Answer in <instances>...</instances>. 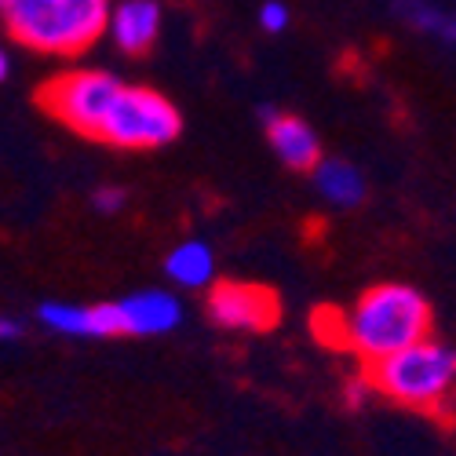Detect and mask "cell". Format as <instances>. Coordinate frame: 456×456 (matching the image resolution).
<instances>
[{
    "instance_id": "6da1fadb",
    "label": "cell",
    "mask_w": 456,
    "mask_h": 456,
    "mask_svg": "<svg viewBox=\"0 0 456 456\" xmlns=\"http://www.w3.org/2000/svg\"><path fill=\"white\" fill-rule=\"evenodd\" d=\"M314 332L329 347L351 351L369 365L428 339L431 303L409 285H372L351 311L322 307L314 314Z\"/></svg>"
},
{
    "instance_id": "7a4b0ae2",
    "label": "cell",
    "mask_w": 456,
    "mask_h": 456,
    "mask_svg": "<svg viewBox=\"0 0 456 456\" xmlns=\"http://www.w3.org/2000/svg\"><path fill=\"white\" fill-rule=\"evenodd\" d=\"M110 0H12L8 33L29 52L81 55L110 29Z\"/></svg>"
},
{
    "instance_id": "3957f363",
    "label": "cell",
    "mask_w": 456,
    "mask_h": 456,
    "mask_svg": "<svg viewBox=\"0 0 456 456\" xmlns=\"http://www.w3.org/2000/svg\"><path fill=\"white\" fill-rule=\"evenodd\" d=\"M362 379L376 395H384L398 405L438 412L456 391V351L428 336L405 351L362 365Z\"/></svg>"
},
{
    "instance_id": "277c9868",
    "label": "cell",
    "mask_w": 456,
    "mask_h": 456,
    "mask_svg": "<svg viewBox=\"0 0 456 456\" xmlns=\"http://www.w3.org/2000/svg\"><path fill=\"white\" fill-rule=\"evenodd\" d=\"M125 81L106 69H66L41 88V106L77 135L99 139Z\"/></svg>"
},
{
    "instance_id": "5b68a950",
    "label": "cell",
    "mask_w": 456,
    "mask_h": 456,
    "mask_svg": "<svg viewBox=\"0 0 456 456\" xmlns=\"http://www.w3.org/2000/svg\"><path fill=\"white\" fill-rule=\"evenodd\" d=\"M179 132H183L179 110L161 92L125 85L99 132V142L118 150H158L179 139Z\"/></svg>"
},
{
    "instance_id": "8992f818",
    "label": "cell",
    "mask_w": 456,
    "mask_h": 456,
    "mask_svg": "<svg viewBox=\"0 0 456 456\" xmlns=\"http://www.w3.org/2000/svg\"><path fill=\"white\" fill-rule=\"evenodd\" d=\"M278 314H281V303L267 285H248V281L208 285V318L223 329L267 332L278 325Z\"/></svg>"
},
{
    "instance_id": "52a82bcc",
    "label": "cell",
    "mask_w": 456,
    "mask_h": 456,
    "mask_svg": "<svg viewBox=\"0 0 456 456\" xmlns=\"http://www.w3.org/2000/svg\"><path fill=\"white\" fill-rule=\"evenodd\" d=\"M41 322L62 336H125V318L118 303L77 307V303H41Z\"/></svg>"
},
{
    "instance_id": "ba28073f",
    "label": "cell",
    "mask_w": 456,
    "mask_h": 456,
    "mask_svg": "<svg viewBox=\"0 0 456 456\" xmlns=\"http://www.w3.org/2000/svg\"><path fill=\"white\" fill-rule=\"evenodd\" d=\"M267 139L281 165H289L292 172H314L322 165V142L314 128L292 113H267Z\"/></svg>"
},
{
    "instance_id": "9c48e42d",
    "label": "cell",
    "mask_w": 456,
    "mask_h": 456,
    "mask_svg": "<svg viewBox=\"0 0 456 456\" xmlns=\"http://www.w3.org/2000/svg\"><path fill=\"white\" fill-rule=\"evenodd\" d=\"M158 29H161L158 0H121V4L110 12V29L106 33L118 41L121 52L146 55L158 41Z\"/></svg>"
},
{
    "instance_id": "30bf717a",
    "label": "cell",
    "mask_w": 456,
    "mask_h": 456,
    "mask_svg": "<svg viewBox=\"0 0 456 456\" xmlns=\"http://www.w3.org/2000/svg\"><path fill=\"white\" fill-rule=\"evenodd\" d=\"M121 307V318H125V332L128 336H158V332H168L179 325L183 318V307L172 292H135L128 299L118 303Z\"/></svg>"
},
{
    "instance_id": "8fae6325",
    "label": "cell",
    "mask_w": 456,
    "mask_h": 456,
    "mask_svg": "<svg viewBox=\"0 0 456 456\" xmlns=\"http://www.w3.org/2000/svg\"><path fill=\"white\" fill-rule=\"evenodd\" d=\"M165 274L179 289H205V285H212V274H216V256L205 241H183L168 252Z\"/></svg>"
},
{
    "instance_id": "7c38bea8",
    "label": "cell",
    "mask_w": 456,
    "mask_h": 456,
    "mask_svg": "<svg viewBox=\"0 0 456 456\" xmlns=\"http://www.w3.org/2000/svg\"><path fill=\"white\" fill-rule=\"evenodd\" d=\"M314 183L322 190V198L329 205H339V208H354L365 198V179L347 161H322L314 168Z\"/></svg>"
},
{
    "instance_id": "4fadbf2b",
    "label": "cell",
    "mask_w": 456,
    "mask_h": 456,
    "mask_svg": "<svg viewBox=\"0 0 456 456\" xmlns=\"http://www.w3.org/2000/svg\"><path fill=\"white\" fill-rule=\"evenodd\" d=\"M259 26L267 33H281L289 26V8L281 4V0H267V4L259 8Z\"/></svg>"
},
{
    "instance_id": "5bb4252c",
    "label": "cell",
    "mask_w": 456,
    "mask_h": 456,
    "mask_svg": "<svg viewBox=\"0 0 456 456\" xmlns=\"http://www.w3.org/2000/svg\"><path fill=\"white\" fill-rule=\"evenodd\" d=\"M125 198H128V194H125L121 186H99L92 201H95V208H99V212H118V208L125 205Z\"/></svg>"
},
{
    "instance_id": "9a60e30c",
    "label": "cell",
    "mask_w": 456,
    "mask_h": 456,
    "mask_svg": "<svg viewBox=\"0 0 456 456\" xmlns=\"http://www.w3.org/2000/svg\"><path fill=\"white\" fill-rule=\"evenodd\" d=\"M372 387L365 384V379H354V384L347 387V405H358V402H365V395H369Z\"/></svg>"
},
{
    "instance_id": "2e32d148",
    "label": "cell",
    "mask_w": 456,
    "mask_h": 456,
    "mask_svg": "<svg viewBox=\"0 0 456 456\" xmlns=\"http://www.w3.org/2000/svg\"><path fill=\"white\" fill-rule=\"evenodd\" d=\"M22 329H19V322H12V318H4L0 314V339H15Z\"/></svg>"
},
{
    "instance_id": "e0dca14e",
    "label": "cell",
    "mask_w": 456,
    "mask_h": 456,
    "mask_svg": "<svg viewBox=\"0 0 456 456\" xmlns=\"http://www.w3.org/2000/svg\"><path fill=\"white\" fill-rule=\"evenodd\" d=\"M8 77V55H4V48H0V81Z\"/></svg>"
},
{
    "instance_id": "ac0fdd59",
    "label": "cell",
    "mask_w": 456,
    "mask_h": 456,
    "mask_svg": "<svg viewBox=\"0 0 456 456\" xmlns=\"http://www.w3.org/2000/svg\"><path fill=\"white\" fill-rule=\"evenodd\" d=\"M8 4H12V0H0V15H4V8H8Z\"/></svg>"
}]
</instances>
